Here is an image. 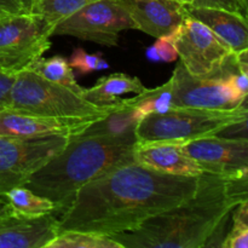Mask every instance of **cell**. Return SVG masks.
<instances>
[{
  "instance_id": "cell-22",
  "label": "cell",
  "mask_w": 248,
  "mask_h": 248,
  "mask_svg": "<svg viewBox=\"0 0 248 248\" xmlns=\"http://www.w3.org/2000/svg\"><path fill=\"white\" fill-rule=\"evenodd\" d=\"M93 1L98 0H31L29 12L43 17L46 23L55 29L61 21Z\"/></svg>"
},
{
  "instance_id": "cell-21",
  "label": "cell",
  "mask_w": 248,
  "mask_h": 248,
  "mask_svg": "<svg viewBox=\"0 0 248 248\" xmlns=\"http://www.w3.org/2000/svg\"><path fill=\"white\" fill-rule=\"evenodd\" d=\"M72 69L73 68L69 65L67 58L62 56H53L51 58L40 57L28 70L36 73L48 81L62 85L81 94L82 87L79 86L75 80Z\"/></svg>"
},
{
  "instance_id": "cell-17",
  "label": "cell",
  "mask_w": 248,
  "mask_h": 248,
  "mask_svg": "<svg viewBox=\"0 0 248 248\" xmlns=\"http://www.w3.org/2000/svg\"><path fill=\"white\" fill-rule=\"evenodd\" d=\"M140 123V118L135 108L120 99L119 106L104 118L93 121L89 127L75 136L79 137H98L108 140H124L136 143V128Z\"/></svg>"
},
{
  "instance_id": "cell-25",
  "label": "cell",
  "mask_w": 248,
  "mask_h": 248,
  "mask_svg": "<svg viewBox=\"0 0 248 248\" xmlns=\"http://www.w3.org/2000/svg\"><path fill=\"white\" fill-rule=\"evenodd\" d=\"M101 52L89 53L82 47H77L70 56L69 65L79 72V74H90L92 72L107 69L109 67L108 62L102 57Z\"/></svg>"
},
{
  "instance_id": "cell-18",
  "label": "cell",
  "mask_w": 248,
  "mask_h": 248,
  "mask_svg": "<svg viewBox=\"0 0 248 248\" xmlns=\"http://www.w3.org/2000/svg\"><path fill=\"white\" fill-rule=\"evenodd\" d=\"M147 87L137 77H130L125 73H114L103 77L90 89L82 87L81 96L94 104H111L118 102L119 96L125 93H140Z\"/></svg>"
},
{
  "instance_id": "cell-6",
  "label": "cell",
  "mask_w": 248,
  "mask_h": 248,
  "mask_svg": "<svg viewBox=\"0 0 248 248\" xmlns=\"http://www.w3.org/2000/svg\"><path fill=\"white\" fill-rule=\"evenodd\" d=\"M53 28L33 12L0 9V69L16 77L51 47Z\"/></svg>"
},
{
  "instance_id": "cell-5",
  "label": "cell",
  "mask_w": 248,
  "mask_h": 248,
  "mask_svg": "<svg viewBox=\"0 0 248 248\" xmlns=\"http://www.w3.org/2000/svg\"><path fill=\"white\" fill-rule=\"evenodd\" d=\"M247 123L246 102L234 109L178 108L149 114L136 128L137 142H179L218 135Z\"/></svg>"
},
{
  "instance_id": "cell-16",
  "label": "cell",
  "mask_w": 248,
  "mask_h": 248,
  "mask_svg": "<svg viewBox=\"0 0 248 248\" xmlns=\"http://www.w3.org/2000/svg\"><path fill=\"white\" fill-rule=\"evenodd\" d=\"M186 7L191 17L207 26L220 40L232 48V52L236 53L247 50V18L244 15L216 7Z\"/></svg>"
},
{
  "instance_id": "cell-10",
  "label": "cell",
  "mask_w": 248,
  "mask_h": 248,
  "mask_svg": "<svg viewBox=\"0 0 248 248\" xmlns=\"http://www.w3.org/2000/svg\"><path fill=\"white\" fill-rule=\"evenodd\" d=\"M173 104L178 108L225 110L241 106L246 99L234 93L224 78H199L191 75L181 62L171 75Z\"/></svg>"
},
{
  "instance_id": "cell-13",
  "label": "cell",
  "mask_w": 248,
  "mask_h": 248,
  "mask_svg": "<svg viewBox=\"0 0 248 248\" xmlns=\"http://www.w3.org/2000/svg\"><path fill=\"white\" fill-rule=\"evenodd\" d=\"M53 213L23 216L10 213L0 218V248H45L58 234Z\"/></svg>"
},
{
  "instance_id": "cell-31",
  "label": "cell",
  "mask_w": 248,
  "mask_h": 248,
  "mask_svg": "<svg viewBox=\"0 0 248 248\" xmlns=\"http://www.w3.org/2000/svg\"><path fill=\"white\" fill-rule=\"evenodd\" d=\"M237 2H239L240 7H241L242 12H244L245 15H247V0H236Z\"/></svg>"
},
{
  "instance_id": "cell-26",
  "label": "cell",
  "mask_w": 248,
  "mask_h": 248,
  "mask_svg": "<svg viewBox=\"0 0 248 248\" xmlns=\"http://www.w3.org/2000/svg\"><path fill=\"white\" fill-rule=\"evenodd\" d=\"M147 57L153 62H174L178 58V52L171 35L157 38L154 45L148 47Z\"/></svg>"
},
{
  "instance_id": "cell-28",
  "label": "cell",
  "mask_w": 248,
  "mask_h": 248,
  "mask_svg": "<svg viewBox=\"0 0 248 248\" xmlns=\"http://www.w3.org/2000/svg\"><path fill=\"white\" fill-rule=\"evenodd\" d=\"M193 7H216V9L228 10V11L240 12L246 17V15L242 12L239 2L236 0H193L191 5Z\"/></svg>"
},
{
  "instance_id": "cell-29",
  "label": "cell",
  "mask_w": 248,
  "mask_h": 248,
  "mask_svg": "<svg viewBox=\"0 0 248 248\" xmlns=\"http://www.w3.org/2000/svg\"><path fill=\"white\" fill-rule=\"evenodd\" d=\"M15 77L6 74L0 69V106H9L10 91L14 84Z\"/></svg>"
},
{
  "instance_id": "cell-30",
  "label": "cell",
  "mask_w": 248,
  "mask_h": 248,
  "mask_svg": "<svg viewBox=\"0 0 248 248\" xmlns=\"http://www.w3.org/2000/svg\"><path fill=\"white\" fill-rule=\"evenodd\" d=\"M10 213H12L11 207H10V203L7 202L5 196H0V218L4 217V216L10 215Z\"/></svg>"
},
{
  "instance_id": "cell-32",
  "label": "cell",
  "mask_w": 248,
  "mask_h": 248,
  "mask_svg": "<svg viewBox=\"0 0 248 248\" xmlns=\"http://www.w3.org/2000/svg\"><path fill=\"white\" fill-rule=\"evenodd\" d=\"M173 1L178 2V4L183 5V6H189V5H191L193 0H173Z\"/></svg>"
},
{
  "instance_id": "cell-2",
  "label": "cell",
  "mask_w": 248,
  "mask_h": 248,
  "mask_svg": "<svg viewBox=\"0 0 248 248\" xmlns=\"http://www.w3.org/2000/svg\"><path fill=\"white\" fill-rule=\"evenodd\" d=\"M247 199V177L203 172L191 198L145 220L133 232L113 235L123 248L207 247L227 218Z\"/></svg>"
},
{
  "instance_id": "cell-27",
  "label": "cell",
  "mask_w": 248,
  "mask_h": 248,
  "mask_svg": "<svg viewBox=\"0 0 248 248\" xmlns=\"http://www.w3.org/2000/svg\"><path fill=\"white\" fill-rule=\"evenodd\" d=\"M224 79L240 99H246L248 92V73L237 70L228 74Z\"/></svg>"
},
{
  "instance_id": "cell-7",
  "label": "cell",
  "mask_w": 248,
  "mask_h": 248,
  "mask_svg": "<svg viewBox=\"0 0 248 248\" xmlns=\"http://www.w3.org/2000/svg\"><path fill=\"white\" fill-rule=\"evenodd\" d=\"M170 35L173 39L181 63L194 77L225 78L239 70L232 48L189 14Z\"/></svg>"
},
{
  "instance_id": "cell-1",
  "label": "cell",
  "mask_w": 248,
  "mask_h": 248,
  "mask_svg": "<svg viewBox=\"0 0 248 248\" xmlns=\"http://www.w3.org/2000/svg\"><path fill=\"white\" fill-rule=\"evenodd\" d=\"M198 177L173 176L135 161L120 165L79 189L58 219V232L113 236L194 195Z\"/></svg>"
},
{
  "instance_id": "cell-20",
  "label": "cell",
  "mask_w": 248,
  "mask_h": 248,
  "mask_svg": "<svg viewBox=\"0 0 248 248\" xmlns=\"http://www.w3.org/2000/svg\"><path fill=\"white\" fill-rule=\"evenodd\" d=\"M12 212L23 216H41L58 211L57 205L47 198L33 193L26 186H15L4 194Z\"/></svg>"
},
{
  "instance_id": "cell-19",
  "label": "cell",
  "mask_w": 248,
  "mask_h": 248,
  "mask_svg": "<svg viewBox=\"0 0 248 248\" xmlns=\"http://www.w3.org/2000/svg\"><path fill=\"white\" fill-rule=\"evenodd\" d=\"M127 106L135 108L140 121L149 114H166L174 108L172 79L155 89H145L132 98L124 99Z\"/></svg>"
},
{
  "instance_id": "cell-4",
  "label": "cell",
  "mask_w": 248,
  "mask_h": 248,
  "mask_svg": "<svg viewBox=\"0 0 248 248\" xmlns=\"http://www.w3.org/2000/svg\"><path fill=\"white\" fill-rule=\"evenodd\" d=\"M119 103L120 99L103 106L91 103L78 92L26 70L15 77L6 107L53 118L98 120L111 113Z\"/></svg>"
},
{
  "instance_id": "cell-8",
  "label": "cell",
  "mask_w": 248,
  "mask_h": 248,
  "mask_svg": "<svg viewBox=\"0 0 248 248\" xmlns=\"http://www.w3.org/2000/svg\"><path fill=\"white\" fill-rule=\"evenodd\" d=\"M69 138L0 136V196L15 186H23L33 172L68 144Z\"/></svg>"
},
{
  "instance_id": "cell-11",
  "label": "cell",
  "mask_w": 248,
  "mask_h": 248,
  "mask_svg": "<svg viewBox=\"0 0 248 248\" xmlns=\"http://www.w3.org/2000/svg\"><path fill=\"white\" fill-rule=\"evenodd\" d=\"M182 149L195 160L203 172L232 178H245L248 174V140L242 138H223L217 135L182 143Z\"/></svg>"
},
{
  "instance_id": "cell-3",
  "label": "cell",
  "mask_w": 248,
  "mask_h": 248,
  "mask_svg": "<svg viewBox=\"0 0 248 248\" xmlns=\"http://www.w3.org/2000/svg\"><path fill=\"white\" fill-rule=\"evenodd\" d=\"M136 143L72 136L68 144L31 174L23 186L63 211L78 190L110 170L133 161Z\"/></svg>"
},
{
  "instance_id": "cell-12",
  "label": "cell",
  "mask_w": 248,
  "mask_h": 248,
  "mask_svg": "<svg viewBox=\"0 0 248 248\" xmlns=\"http://www.w3.org/2000/svg\"><path fill=\"white\" fill-rule=\"evenodd\" d=\"M93 121L96 120L44 116L21 109L0 106V136L24 138L48 136L72 137L82 132Z\"/></svg>"
},
{
  "instance_id": "cell-14",
  "label": "cell",
  "mask_w": 248,
  "mask_h": 248,
  "mask_svg": "<svg viewBox=\"0 0 248 248\" xmlns=\"http://www.w3.org/2000/svg\"><path fill=\"white\" fill-rule=\"evenodd\" d=\"M136 29L160 38L173 33L188 15L186 7L173 0H118Z\"/></svg>"
},
{
  "instance_id": "cell-9",
  "label": "cell",
  "mask_w": 248,
  "mask_h": 248,
  "mask_svg": "<svg viewBox=\"0 0 248 248\" xmlns=\"http://www.w3.org/2000/svg\"><path fill=\"white\" fill-rule=\"evenodd\" d=\"M136 29L135 22L118 0H98L61 21L53 35H70L99 45L118 46L119 33Z\"/></svg>"
},
{
  "instance_id": "cell-15",
  "label": "cell",
  "mask_w": 248,
  "mask_h": 248,
  "mask_svg": "<svg viewBox=\"0 0 248 248\" xmlns=\"http://www.w3.org/2000/svg\"><path fill=\"white\" fill-rule=\"evenodd\" d=\"M133 161L173 176L198 177L203 173L195 160L183 152L179 142H136Z\"/></svg>"
},
{
  "instance_id": "cell-23",
  "label": "cell",
  "mask_w": 248,
  "mask_h": 248,
  "mask_svg": "<svg viewBox=\"0 0 248 248\" xmlns=\"http://www.w3.org/2000/svg\"><path fill=\"white\" fill-rule=\"evenodd\" d=\"M46 248H123L113 237L82 232H61Z\"/></svg>"
},
{
  "instance_id": "cell-24",
  "label": "cell",
  "mask_w": 248,
  "mask_h": 248,
  "mask_svg": "<svg viewBox=\"0 0 248 248\" xmlns=\"http://www.w3.org/2000/svg\"><path fill=\"white\" fill-rule=\"evenodd\" d=\"M234 224L222 244L223 248H248V200L234 208Z\"/></svg>"
}]
</instances>
